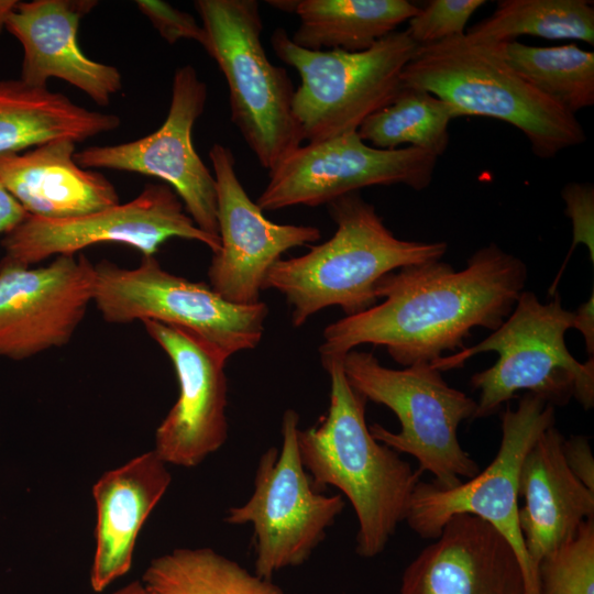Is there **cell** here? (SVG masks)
I'll return each instance as SVG.
<instances>
[{
  "instance_id": "6da1fadb",
  "label": "cell",
  "mask_w": 594,
  "mask_h": 594,
  "mask_svg": "<svg viewBox=\"0 0 594 594\" xmlns=\"http://www.w3.org/2000/svg\"><path fill=\"white\" fill-rule=\"evenodd\" d=\"M527 277L526 264L495 243L474 252L460 271L441 260L396 270L377 283L383 302L324 328L320 356H343L371 343L404 367L431 363L462 350L473 328L501 327Z\"/></svg>"
},
{
  "instance_id": "7a4b0ae2",
  "label": "cell",
  "mask_w": 594,
  "mask_h": 594,
  "mask_svg": "<svg viewBox=\"0 0 594 594\" xmlns=\"http://www.w3.org/2000/svg\"><path fill=\"white\" fill-rule=\"evenodd\" d=\"M343 356H321L330 378L328 413L318 425L299 428L297 441L314 484L334 486L351 503L359 526L355 551L369 559L384 551L406 519L421 473L371 435L367 399L350 385Z\"/></svg>"
},
{
  "instance_id": "3957f363",
  "label": "cell",
  "mask_w": 594,
  "mask_h": 594,
  "mask_svg": "<svg viewBox=\"0 0 594 594\" xmlns=\"http://www.w3.org/2000/svg\"><path fill=\"white\" fill-rule=\"evenodd\" d=\"M334 234L300 256L280 258L270 270L265 288L279 292L292 308V323L302 326L321 309L337 306L345 316L375 305L377 283L396 270L441 260L443 241L396 238L360 191L328 205Z\"/></svg>"
},
{
  "instance_id": "277c9868",
  "label": "cell",
  "mask_w": 594,
  "mask_h": 594,
  "mask_svg": "<svg viewBox=\"0 0 594 594\" xmlns=\"http://www.w3.org/2000/svg\"><path fill=\"white\" fill-rule=\"evenodd\" d=\"M402 85L448 102L458 118L481 116L513 125L540 158H552L586 140L575 114L520 77L496 43L475 42L463 34L419 46L404 68Z\"/></svg>"
},
{
  "instance_id": "5b68a950",
  "label": "cell",
  "mask_w": 594,
  "mask_h": 594,
  "mask_svg": "<svg viewBox=\"0 0 594 594\" xmlns=\"http://www.w3.org/2000/svg\"><path fill=\"white\" fill-rule=\"evenodd\" d=\"M574 311L563 308L560 295L543 304L524 290L508 318L474 346L431 362L443 372L462 367L475 354L494 351L497 361L473 374L471 385L481 392L473 419L496 414L518 391H528L552 406L576 399L584 409L594 405V359L578 361L565 344Z\"/></svg>"
},
{
  "instance_id": "8992f818",
  "label": "cell",
  "mask_w": 594,
  "mask_h": 594,
  "mask_svg": "<svg viewBox=\"0 0 594 594\" xmlns=\"http://www.w3.org/2000/svg\"><path fill=\"white\" fill-rule=\"evenodd\" d=\"M202 47L223 74L231 120L260 165L272 172L301 145L293 112L295 88L285 68L271 63L255 0H196Z\"/></svg>"
},
{
  "instance_id": "52a82bcc",
  "label": "cell",
  "mask_w": 594,
  "mask_h": 594,
  "mask_svg": "<svg viewBox=\"0 0 594 594\" xmlns=\"http://www.w3.org/2000/svg\"><path fill=\"white\" fill-rule=\"evenodd\" d=\"M342 366L355 391L388 407L400 422L398 432L372 424L369 429L374 439L397 453L415 457L418 471L433 474V482L443 488L480 473L458 439L460 424L473 419L477 403L449 386L430 363L394 370L383 366L370 352L351 350L342 358Z\"/></svg>"
},
{
  "instance_id": "ba28073f",
  "label": "cell",
  "mask_w": 594,
  "mask_h": 594,
  "mask_svg": "<svg viewBox=\"0 0 594 594\" xmlns=\"http://www.w3.org/2000/svg\"><path fill=\"white\" fill-rule=\"evenodd\" d=\"M271 43L277 57L300 76L293 112L308 143L358 131L365 119L391 105L419 47L406 31H394L356 53L302 48L283 28L273 32Z\"/></svg>"
},
{
  "instance_id": "9c48e42d",
  "label": "cell",
  "mask_w": 594,
  "mask_h": 594,
  "mask_svg": "<svg viewBox=\"0 0 594 594\" xmlns=\"http://www.w3.org/2000/svg\"><path fill=\"white\" fill-rule=\"evenodd\" d=\"M92 302L108 323L152 320L184 329L226 362L257 346L268 315L265 302H230L210 285L167 272L155 256H143L134 268L96 263Z\"/></svg>"
},
{
  "instance_id": "30bf717a",
  "label": "cell",
  "mask_w": 594,
  "mask_h": 594,
  "mask_svg": "<svg viewBox=\"0 0 594 594\" xmlns=\"http://www.w3.org/2000/svg\"><path fill=\"white\" fill-rule=\"evenodd\" d=\"M299 428V414L286 409L279 450L270 447L260 457L251 496L224 516L229 525L252 526L254 572L270 580L307 562L345 506L340 494L321 493L304 468Z\"/></svg>"
},
{
  "instance_id": "8fae6325",
  "label": "cell",
  "mask_w": 594,
  "mask_h": 594,
  "mask_svg": "<svg viewBox=\"0 0 594 594\" xmlns=\"http://www.w3.org/2000/svg\"><path fill=\"white\" fill-rule=\"evenodd\" d=\"M501 418L502 440L488 466L452 488L419 481L405 520L420 538L433 540L453 516L469 514L485 520L514 548L524 571L528 594H539L537 572L526 551L518 524V485L525 457L538 437L554 425V406L527 393L516 409L507 405Z\"/></svg>"
},
{
  "instance_id": "7c38bea8",
  "label": "cell",
  "mask_w": 594,
  "mask_h": 594,
  "mask_svg": "<svg viewBox=\"0 0 594 594\" xmlns=\"http://www.w3.org/2000/svg\"><path fill=\"white\" fill-rule=\"evenodd\" d=\"M172 238L200 242L213 254L220 250V238L196 226L168 185L147 184L131 201L87 215L64 219L28 216L3 237L0 266L30 267L100 243L125 244L143 256H155Z\"/></svg>"
},
{
  "instance_id": "4fadbf2b",
  "label": "cell",
  "mask_w": 594,
  "mask_h": 594,
  "mask_svg": "<svg viewBox=\"0 0 594 594\" xmlns=\"http://www.w3.org/2000/svg\"><path fill=\"white\" fill-rule=\"evenodd\" d=\"M437 160L414 146L376 148L352 131L297 147L270 172L256 204L262 210L317 207L376 185L424 190L432 182Z\"/></svg>"
},
{
  "instance_id": "5bb4252c",
  "label": "cell",
  "mask_w": 594,
  "mask_h": 594,
  "mask_svg": "<svg viewBox=\"0 0 594 594\" xmlns=\"http://www.w3.org/2000/svg\"><path fill=\"white\" fill-rule=\"evenodd\" d=\"M207 97V85L196 69L180 66L173 77L167 117L156 131L127 143L86 147L75 153V162L86 169L139 173L164 180L196 226L219 237L216 180L193 143V128Z\"/></svg>"
},
{
  "instance_id": "9a60e30c",
  "label": "cell",
  "mask_w": 594,
  "mask_h": 594,
  "mask_svg": "<svg viewBox=\"0 0 594 594\" xmlns=\"http://www.w3.org/2000/svg\"><path fill=\"white\" fill-rule=\"evenodd\" d=\"M209 157L217 188L220 250L208 267L210 287L237 305L260 300L272 266L289 249L317 242V227L268 220L242 186L231 150L215 143Z\"/></svg>"
},
{
  "instance_id": "2e32d148",
  "label": "cell",
  "mask_w": 594,
  "mask_h": 594,
  "mask_svg": "<svg viewBox=\"0 0 594 594\" xmlns=\"http://www.w3.org/2000/svg\"><path fill=\"white\" fill-rule=\"evenodd\" d=\"M95 264L58 255L45 266H0V358L25 360L66 345L94 301Z\"/></svg>"
},
{
  "instance_id": "e0dca14e",
  "label": "cell",
  "mask_w": 594,
  "mask_h": 594,
  "mask_svg": "<svg viewBox=\"0 0 594 594\" xmlns=\"http://www.w3.org/2000/svg\"><path fill=\"white\" fill-rule=\"evenodd\" d=\"M142 323L170 360L179 388L155 430L152 450L168 465L196 468L228 440L227 362L184 329L152 320Z\"/></svg>"
},
{
  "instance_id": "ac0fdd59",
  "label": "cell",
  "mask_w": 594,
  "mask_h": 594,
  "mask_svg": "<svg viewBox=\"0 0 594 594\" xmlns=\"http://www.w3.org/2000/svg\"><path fill=\"white\" fill-rule=\"evenodd\" d=\"M399 594H528L507 539L485 520L453 516L403 572Z\"/></svg>"
},
{
  "instance_id": "d6986e66",
  "label": "cell",
  "mask_w": 594,
  "mask_h": 594,
  "mask_svg": "<svg viewBox=\"0 0 594 594\" xmlns=\"http://www.w3.org/2000/svg\"><path fill=\"white\" fill-rule=\"evenodd\" d=\"M97 4L91 0L19 1L6 30L23 47L20 79L33 87H46L59 78L85 92L98 106H108L122 89V76L114 66L84 54L78 44L81 18Z\"/></svg>"
},
{
  "instance_id": "ffe728a7",
  "label": "cell",
  "mask_w": 594,
  "mask_h": 594,
  "mask_svg": "<svg viewBox=\"0 0 594 594\" xmlns=\"http://www.w3.org/2000/svg\"><path fill=\"white\" fill-rule=\"evenodd\" d=\"M170 483L168 464L153 450L102 473L95 482V549L89 571L94 592L105 591L131 570L140 531Z\"/></svg>"
},
{
  "instance_id": "44dd1931",
  "label": "cell",
  "mask_w": 594,
  "mask_h": 594,
  "mask_svg": "<svg viewBox=\"0 0 594 594\" xmlns=\"http://www.w3.org/2000/svg\"><path fill=\"white\" fill-rule=\"evenodd\" d=\"M563 440L554 425L547 428L520 469L518 494L525 504L518 508V524L536 572L544 554L572 538L585 519L594 517V492L566 465Z\"/></svg>"
},
{
  "instance_id": "7402d4cb",
  "label": "cell",
  "mask_w": 594,
  "mask_h": 594,
  "mask_svg": "<svg viewBox=\"0 0 594 594\" xmlns=\"http://www.w3.org/2000/svg\"><path fill=\"white\" fill-rule=\"evenodd\" d=\"M75 145L73 140L59 139L28 152L0 155V183L29 216L64 219L120 204L105 175L75 162Z\"/></svg>"
},
{
  "instance_id": "603a6c76",
  "label": "cell",
  "mask_w": 594,
  "mask_h": 594,
  "mask_svg": "<svg viewBox=\"0 0 594 594\" xmlns=\"http://www.w3.org/2000/svg\"><path fill=\"white\" fill-rule=\"evenodd\" d=\"M120 124L118 116L84 108L47 87L0 80V155L59 139L82 142Z\"/></svg>"
},
{
  "instance_id": "cb8c5ba5",
  "label": "cell",
  "mask_w": 594,
  "mask_h": 594,
  "mask_svg": "<svg viewBox=\"0 0 594 594\" xmlns=\"http://www.w3.org/2000/svg\"><path fill=\"white\" fill-rule=\"evenodd\" d=\"M407 0H297L300 24L292 41L311 51L363 52L413 18Z\"/></svg>"
},
{
  "instance_id": "d4e9b609",
  "label": "cell",
  "mask_w": 594,
  "mask_h": 594,
  "mask_svg": "<svg viewBox=\"0 0 594 594\" xmlns=\"http://www.w3.org/2000/svg\"><path fill=\"white\" fill-rule=\"evenodd\" d=\"M141 581L152 594H286L212 548H176L151 560Z\"/></svg>"
},
{
  "instance_id": "484cf974",
  "label": "cell",
  "mask_w": 594,
  "mask_h": 594,
  "mask_svg": "<svg viewBox=\"0 0 594 594\" xmlns=\"http://www.w3.org/2000/svg\"><path fill=\"white\" fill-rule=\"evenodd\" d=\"M465 35L475 42L503 43L531 35L594 44V6L588 0H502Z\"/></svg>"
},
{
  "instance_id": "4316f807",
  "label": "cell",
  "mask_w": 594,
  "mask_h": 594,
  "mask_svg": "<svg viewBox=\"0 0 594 594\" xmlns=\"http://www.w3.org/2000/svg\"><path fill=\"white\" fill-rule=\"evenodd\" d=\"M505 62L534 88L575 114L594 103V53L576 44L496 43Z\"/></svg>"
},
{
  "instance_id": "83f0119b",
  "label": "cell",
  "mask_w": 594,
  "mask_h": 594,
  "mask_svg": "<svg viewBox=\"0 0 594 594\" xmlns=\"http://www.w3.org/2000/svg\"><path fill=\"white\" fill-rule=\"evenodd\" d=\"M457 118L453 107L435 95L403 87L391 105L364 120L358 133L376 148L409 144L439 157L449 144V124Z\"/></svg>"
},
{
  "instance_id": "f1b7e54d",
  "label": "cell",
  "mask_w": 594,
  "mask_h": 594,
  "mask_svg": "<svg viewBox=\"0 0 594 594\" xmlns=\"http://www.w3.org/2000/svg\"><path fill=\"white\" fill-rule=\"evenodd\" d=\"M539 594H594V517L537 565Z\"/></svg>"
},
{
  "instance_id": "f546056e",
  "label": "cell",
  "mask_w": 594,
  "mask_h": 594,
  "mask_svg": "<svg viewBox=\"0 0 594 594\" xmlns=\"http://www.w3.org/2000/svg\"><path fill=\"white\" fill-rule=\"evenodd\" d=\"M483 4L484 0H431L407 21L405 31L418 46L461 36Z\"/></svg>"
},
{
  "instance_id": "4dcf8cb0",
  "label": "cell",
  "mask_w": 594,
  "mask_h": 594,
  "mask_svg": "<svg viewBox=\"0 0 594 594\" xmlns=\"http://www.w3.org/2000/svg\"><path fill=\"white\" fill-rule=\"evenodd\" d=\"M135 4L167 43L193 40L202 45L204 29L190 13L160 0H138Z\"/></svg>"
},
{
  "instance_id": "1f68e13d",
  "label": "cell",
  "mask_w": 594,
  "mask_h": 594,
  "mask_svg": "<svg viewBox=\"0 0 594 594\" xmlns=\"http://www.w3.org/2000/svg\"><path fill=\"white\" fill-rule=\"evenodd\" d=\"M565 212L572 221L573 240L565 263L575 246L584 244L594 262V188L590 183H569L562 189ZM563 265V268H564Z\"/></svg>"
},
{
  "instance_id": "d6a6232c",
  "label": "cell",
  "mask_w": 594,
  "mask_h": 594,
  "mask_svg": "<svg viewBox=\"0 0 594 594\" xmlns=\"http://www.w3.org/2000/svg\"><path fill=\"white\" fill-rule=\"evenodd\" d=\"M562 451L571 472L594 492V458L587 438L571 436L564 439Z\"/></svg>"
},
{
  "instance_id": "836d02e7",
  "label": "cell",
  "mask_w": 594,
  "mask_h": 594,
  "mask_svg": "<svg viewBox=\"0 0 594 594\" xmlns=\"http://www.w3.org/2000/svg\"><path fill=\"white\" fill-rule=\"evenodd\" d=\"M28 212L0 183V234L6 235L18 227Z\"/></svg>"
},
{
  "instance_id": "e575fe53",
  "label": "cell",
  "mask_w": 594,
  "mask_h": 594,
  "mask_svg": "<svg viewBox=\"0 0 594 594\" xmlns=\"http://www.w3.org/2000/svg\"><path fill=\"white\" fill-rule=\"evenodd\" d=\"M573 329L583 336L587 353L593 358L594 352V294L574 311Z\"/></svg>"
},
{
  "instance_id": "d590c367",
  "label": "cell",
  "mask_w": 594,
  "mask_h": 594,
  "mask_svg": "<svg viewBox=\"0 0 594 594\" xmlns=\"http://www.w3.org/2000/svg\"><path fill=\"white\" fill-rule=\"evenodd\" d=\"M111 594H152L141 580H134Z\"/></svg>"
},
{
  "instance_id": "8d00e7d4",
  "label": "cell",
  "mask_w": 594,
  "mask_h": 594,
  "mask_svg": "<svg viewBox=\"0 0 594 594\" xmlns=\"http://www.w3.org/2000/svg\"><path fill=\"white\" fill-rule=\"evenodd\" d=\"M19 1L0 0V33L6 29V22Z\"/></svg>"
}]
</instances>
